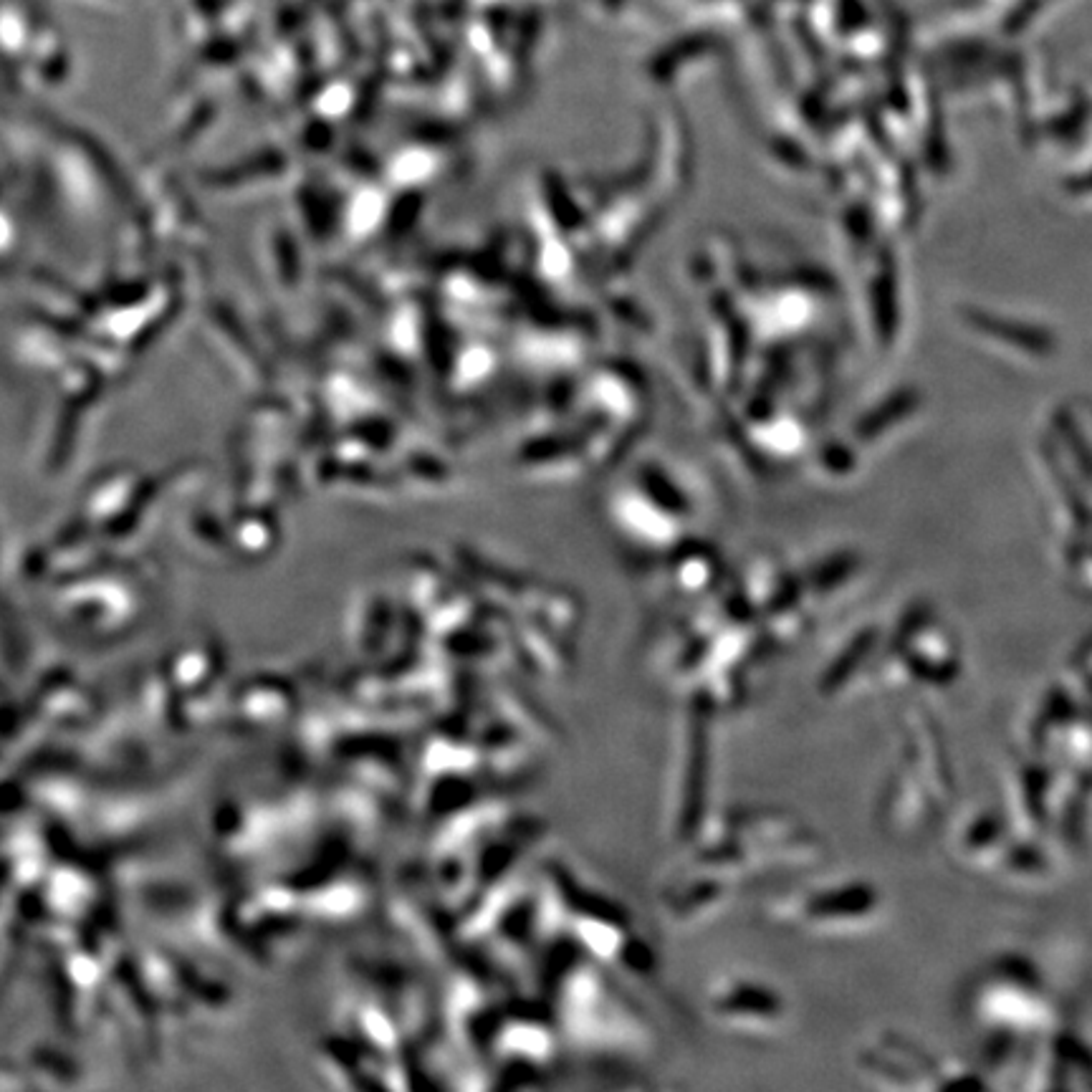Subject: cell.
<instances>
[{"instance_id": "obj_2", "label": "cell", "mask_w": 1092, "mask_h": 1092, "mask_svg": "<svg viewBox=\"0 0 1092 1092\" xmlns=\"http://www.w3.org/2000/svg\"><path fill=\"white\" fill-rule=\"evenodd\" d=\"M718 1015L726 1024L749 1032H769L786 1020V1006L771 986L751 979H733L723 984L713 999Z\"/></svg>"}, {"instance_id": "obj_1", "label": "cell", "mask_w": 1092, "mask_h": 1092, "mask_svg": "<svg viewBox=\"0 0 1092 1092\" xmlns=\"http://www.w3.org/2000/svg\"><path fill=\"white\" fill-rule=\"evenodd\" d=\"M786 908H791V913L784 911V916H791L797 926L829 933L873 923V918L878 916L880 897L873 885L848 883L819 887L817 892H807V895L786 903Z\"/></svg>"}]
</instances>
